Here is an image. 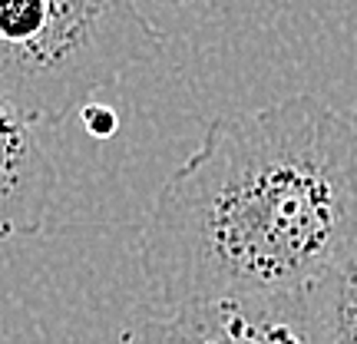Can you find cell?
Instances as JSON below:
<instances>
[{"mask_svg":"<svg viewBox=\"0 0 357 344\" xmlns=\"http://www.w3.org/2000/svg\"><path fill=\"white\" fill-rule=\"evenodd\" d=\"M357 245V129L311 93L215 116L159 189L139 265L159 311L314 292Z\"/></svg>","mask_w":357,"mask_h":344,"instance_id":"obj_1","label":"cell"},{"mask_svg":"<svg viewBox=\"0 0 357 344\" xmlns=\"http://www.w3.org/2000/svg\"><path fill=\"white\" fill-rule=\"evenodd\" d=\"M159 50L136 0H0V93L33 126L66 123Z\"/></svg>","mask_w":357,"mask_h":344,"instance_id":"obj_2","label":"cell"},{"mask_svg":"<svg viewBox=\"0 0 357 344\" xmlns=\"http://www.w3.org/2000/svg\"><path fill=\"white\" fill-rule=\"evenodd\" d=\"M132 344H334L314 292L235 294L159 311Z\"/></svg>","mask_w":357,"mask_h":344,"instance_id":"obj_3","label":"cell"},{"mask_svg":"<svg viewBox=\"0 0 357 344\" xmlns=\"http://www.w3.org/2000/svg\"><path fill=\"white\" fill-rule=\"evenodd\" d=\"M56 189V169L33 123L0 93V242L43 232Z\"/></svg>","mask_w":357,"mask_h":344,"instance_id":"obj_4","label":"cell"},{"mask_svg":"<svg viewBox=\"0 0 357 344\" xmlns=\"http://www.w3.org/2000/svg\"><path fill=\"white\" fill-rule=\"evenodd\" d=\"M321 318L334 344H357V245L347 252L331 275L314 288Z\"/></svg>","mask_w":357,"mask_h":344,"instance_id":"obj_5","label":"cell"},{"mask_svg":"<svg viewBox=\"0 0 357 344\" xmlns=\"http://www.w3.org/2000/svg\"><path fill=\"white\" fill-rule=\"evenodd\" d=\"M79 116H83V123H86L89 133H93V136H100V140L113 136L116 123H119L113 110H106V106H100V103H86V106L79 110Z\"/></svg>","mask_w":357,"mask_h":344,"instance_id":"obj_6","label":"cell"},{"mask_svg":"<svg viewBox=\"0 0 357 344\" xmlns=\"http://www.w3.org/2000/svg\"><path fill=\"white\" fill-rule=\"evenodd\" d=\"M159 3H172V7H189V3H195V0H159Z\"/></svg>","mask_w":357,"mask_h":344,"instance_id":"obj_7","label":"cell"},{"mask_svg":"<svg viewBox=\"0 0 357 344\" xmlns=\"http://www.w3.org/2000/svg\"><path fill=\"white\" fill-rule=\"evenodd\" d=\"M351 123H354V129H357V103H354V113H351Z\"/></svg>","mask_w":357,"mask_h":344,"instance_id":"obj_8","label":"cell"}]
</instances>
